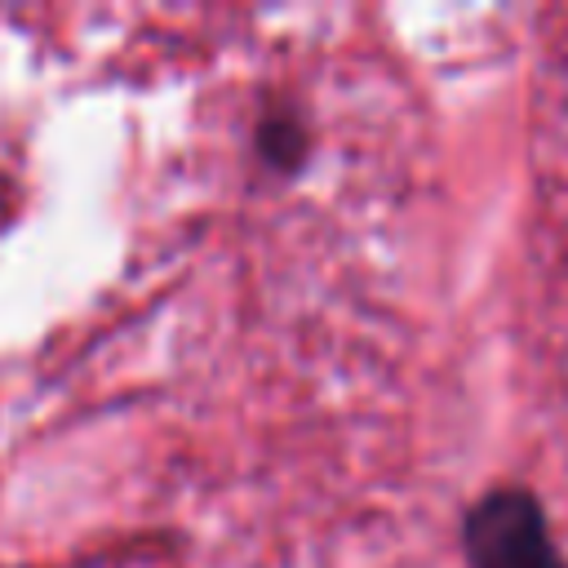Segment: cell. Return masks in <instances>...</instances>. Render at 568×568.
<instances>
[{"label":"cell","mask_w":568,"mask_h":568,"mask_svg":"<svg viewBox=\"0 0 568 568\" xmlns=\"http://www.w3.org/2000/svg\"><path fill=\"white\" fill-rule=\"evenodd\" d=\"M470 568H568L541 506L519 488L479 497L462 528Z\"/></svg>","instance_id":"cell-1"},{"label":"cell","mask_w":568,"mask_h":568,"mask_svg":"<svg viewBox=\"0 0 568 568\" xmlns=\"http://www.w3.org/2000/svg\"><path fill=\"white\" fill-rule=\"evenodd\" d=\"M257 146H262V155H266L275 169H293V164L302 160V151H306V133H302V124H297L288 111H275V115L262 120Z\"/></svg>","instance_id":"cell-2"}]
</instances>
